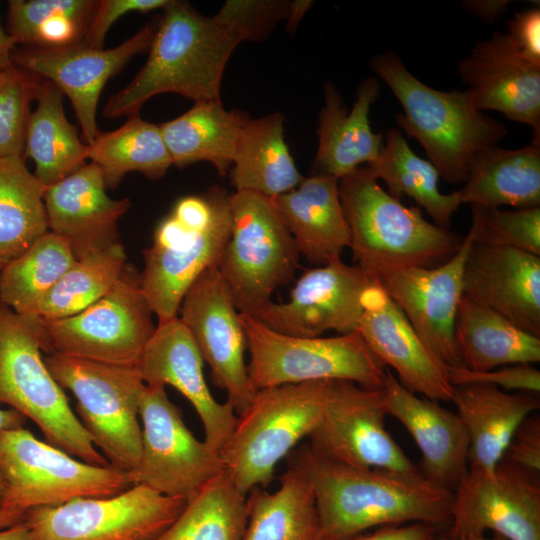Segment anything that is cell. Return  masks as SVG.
<instances>
[{"mask_svg":"<svg viewBox=\"0 0 540 540\" xmlns=\"http://www.w3.org/2000/svg\"><path fill=\"white\" fill-rule=\"evenodd\" d=\"M244 40H256V36L236 0L227 1L212 17L186 2L170 0L146 63L126 87L109 98L103 116L139 114L147 100L162 93H176L194 102L220 101L226 64Z\"/></svg>","mask_w":540,"mask_h":540,"instance_id":"cell-1","label":"cell"},{"mask_svg":"<svg viewBox=\"0 0 540 540\" xmlns=\"http://www.w3.org/2000/svg\"><path fill=\"white\" fill-rule=\"evenodd\" d=\"M289 458L313 489L327 540H352L372 527L450 522L453 492L422 474L344 465L316 455L307 445Z\"/></svg>","mask_w":540,"mask_h":540,"instance_id":"cell-2","label":"cell"},{"mask_svg":"<svg viewBox=\"0 0 540 540\" xmlns=\"http://www.w3.org/2000/svg\"><path fill=\"white\" fill-rule=\"evenodd\" d=\"M370 66L403 108L396 123L421 144L445 182L465 183L473 156L497 145L508 133L501 121L475 106L469 89L431 88L393 51L376 55Z\"/></svg>","mask_w":540,"mask_h":540,"instance_id":"cell-3","label":"cell"},{"mask_svg":"<svg viewBox=\"0 0 540 540\" xmlns=\"http://www.w3.org/2000/svg\"><path fill=\"white\" fill-rule=\"evenodd\" d=\"M339 195L356 265L378 279L411 267L446 261L460 243L454 233L427 221L377 182L366 166L339 179Z\"/></svg>","mask_w":540,"mask_h":540,"instance_id":"cell-4","label":"cell"},{"mask_svg":"<svg viewBox=\"0 0 540 540\" xmlns=\"http://www.w3.org/2000/svg\"><path fill=\"white\" fill-rule=\"evenodd\" d=\"M230 199L231 194L214 186L179 199L158 224L140 273L158 323L178 317L189 287L204 271L218 266L231 233Z\"/></svg>","mask_w":540,"mask_h":540,"instance_id":"cell-5","label":"cell"},{"mask_svg":"<svg viewBox=\"0 0 540 540\" xmlns=\"http://www.w3.org/2000/svg\"><path fill=\"white\" fill-rule=\"evenodd\" d=\"M40 318L0 303V403L33 421L46 442L97 466H109L71 409L42 357Z\"/></svg>","mask_w":540,"mask_h":540,"instance_id":"cell-6","label":"cell"},{"mask_svg":"<svg viewBox=\"0 0 540 540\" xmlns=\"http://www.w3.org/2000/svg\"><path fill=\"white\" fill-rule=\"evenodd\" d=\"M334 381L257 390L219 451L225 471L242 493L268 487L276 465L319 423Z\"/></svg>","mask_w":540,"mask_h":540,"instance_id":"cell-7","label":"cell"},{"mask_svg":"<svg viewBox=\"0 0 540 540\" xmlns=\"http://www.w3.org/2000/svg\"><path fill=\"white\" fill-rule=\"evenodd\" d=\"M230 213L231 233L217 269L238 312L256 316L278 287L293 281L300 254L273 199L236 191Z\"/></svg>","mask_w":540,"mask_h":540,"instance_id":"cell-8","label":"cell"},{"mask_svg":"<svg viewBox=\"0 0 540 540\" xmlns=\"http://www.w3.org/2000/svg\"><path fill=\"white\" fill-rule=\"evenodd\" d=\"M249 378L255 390L287 384L341 380L371 389L383 387L387 368L357 332L331 337L278 333L241 314Z\"/></svg>","mask_w":540,"mask_h":540,"instance_id":"cell-9","label":"cell"},{"mask_svg":"<svg viewBox=\"0 0 540 540\" xmlns=\"http://www.w3.org/2000/svg\"><path fill=\"white\" fill-rule=\"evenodd\" d=\"M45 364L76 398L79 420L110 466L132 472L139 464V402L145 387L137 366L101 363L51 353Z\"/></svg>","mask_w":540,"mask_h":540,"instance_id":"cell-10","label":"cell"},{"mask_svg":"<svg viewBox=\"0 0 540 540\" xmlns=\"http://www.w3.org/2000/svg\"><path fill=\"white\" fill-rule=\"evenodd\" d=\"M1 507L27 510L103 498L134 486L130 472L83 462L23 426L0 431Z\"/></svg>","mask_w":540,"mask_h":540,"instance_id":"cell-11","label":"cell"},{"mask_svg":"<svg viewBox=\"0 0 540 540\" xmlns=\"http://www.w3.org/2000/svg\"><path fill=\"white\" fill-rule=\"evenodd\" d=\"M152 315L140 273L126 264L113 287L83 311L61 319L40 318L42 349L48 354L137 366L156 329Z\"/></svg>","mask_w":540,"mask_h":540,"instance_id":"cell-12","label":"cell"},{"mask_svg":"<svg viewBox=\"0 0 540 540\" xmlns=\"http://www.w3.org/2000/svg\"><path fill=\"white\" fill-rule=\"evenodd\" d=\"M139 418L142 449L130 472L134 485L187 502L225 470L219 451L193 435L165 386L145 384Z\"/></svg>","mask_w":540,"mask_h":540,"instance_id":"cell-13","label":"cell"},{"mask_svg":"<svg viewBox=\"0 0 540 540\" xmlns=\"http://www.w3.org/2000/svg\"><path fill=\"white\" fill-rule=\"evenodd\" d=\"M186 503L134 485L110 497L77 498L27 510L24 523L33 540H153Z\"/></svg>","mask_w":540,"mask_h":540,"instance_id":"cell-14","label":"cell"},{"mask_svg":"<svg viewBox=\"0 0 540 540\" xmlns=\"http://www.w3.org/2000/svg\"><path fill=\"white\" fill-rule=\"evenodd\" d=\"M386 416L382 388L335 380L306 445L316 455L344 465L422 474L387 431Z\"/></svg>","mask_w":540,"mask_h":540,"instance_id":"cell-15","label":"cell"},{"mask_svg":"<svg viewBox=\"0 0 540 540\" xmlns=\"http://www.w3.org/2000/svg\"><path fill=\"white\" fill-rule=\"evenodd\" d=\"M493 532L507 540H540V480L501 460L490 472L468 469L453 491L447 537Z\"/></svg>","mask_w":540,"mask_h":540,"instance_id":"cell-16","label":"cell"},{"mask_svg":"<svg viewBox=\"0 0 540 540\" xmlns=\"http://www.w3.org/2000/svg\"><path fill=\"white\" fill-rule=\"evenodd\" d=\"M179 319L191 333L212 382L227 394L226 402L240 415L257 390L251 384L240 313L217 269L204 271L185 293Z\"/></svg>","mask_w":540,"mask_h":540,"instance_id":"cell-17","label":"cell"},{"mask_svg":"<svg viewBox=\"0 0 540 540\" xmlns=\"http://www.w3.org/2000/svg\"><path fill=\"white\" fill-rule=\"evenodd\" d=\"M375 278L341 257L305 270L290 290L289 300L269 302L255 318L270 329L297 337H319L327 331L357 330L361 296Z\"/></svg>","mask_w":540,"mask_h":540,"instance_id":"cell-18","label":"cell"},{"mask_svg":"<svg viewBox=\"0 0 540 540\" xmlns=\"http://www.w3.org/2000/svg\"><path fill=\"white\" fill-rule=\"evenodd\" d=\"M475 241L471 225L457 251L433 267H411L377 280L429 351L446 367L461 366L454 326L463 297L464 266Z\"/></svg>","mask_w":540,"mask_h":540,"instance_id":"cell-19","label":"cell"},{"mask_svg":"<svg viewBox=\"0 0 540 540\" xmlns=\"http://www.w3.org/2000/svg\"><path fill=\"white\" fill-rule=\"evenodd\" d=\"M156 28L146 24L120 45L95 49L83 41L65 47H35L15 56L13 62L53 83L70 99L85 143L99 133L96 112L106 82L139 53L149 50Z\"/></svg>","mask_w":540,"mask_h":540,"instance_id":"cell-20","label":"cell"},{"mask_svg":"<svg viewBox=\"0 0 540 540\" xmlns=\"http://www.w3.org/2000/svg\"><path fill=\"white\" fill-rule=\"evenodd\" d=\"M357 332L398 381L413 393L435 401H451L454 386L443 365L425 346L403 312L374 279L361 296Z\"/></svg>","mask_w":540,"mask_h":540,"instance_id":"cell-21","label":"cell"},{"mask_svg":"<svg viewBox=\"0 0 540 540\" xmlns=\"http://www.w3.org/2000/svg\"><path fill=\"white\" fill-rule=\"evenodd\" d=\"M203 358L179 317L160 322L145 346L137 368L146 385H170L193 406L204 430V441L220 451L238 419L234 409L211 394L203 373Z\"/></svg>","mask_w":540,"mask_h":540,"instance_id":"cell-22","label":"cell"},{"mask_svg":"<svg viewBox=\"0 0 540 540\" xmlns=\"http://www.w3.org/2000/svg\"><path fill=\"white\" fill-rule=\"evenodd\" d=\"M456 70L479 110L529 125L532 142L540 144V67L526 61L506 33L476 42Z\"/></svg>","mask_w":540,"mask_h":540,"instance_id":"cell-23","label":"cell"},{"mask_svg":"<svg viewBox=\"0 0 540 540\" xmlns=\"http://www.w3.org/2000/svg\"><path fill=\"white\" fill-rule=\"evenodd\" d=\"M463 297L540 337V256L474 241L464 266Z\"/></svg>","mask_w":540,"mask_h":540,"instance_id":"cell-24","label":"cell"},{"mask_svg":"<svg viewBox=\"0 0 540 540\" xmlns=\"http://www.w3.org/2000/svg\"><path fill=\"white\" fill-rule=\"evenodd\" d=\"M386 415L410 433L422 457V475L454 491L468 471L469 437L459 415L438 401L418 397L387 368L382 387Z\"/></svg>","mask_w":540,"mask_h":540,"instance_id":"cell-25","label":"cell"},{"mask_svg":"<svg viewBox=\"0 0 540 540\" xmlns=\"http://www.w3.org/2000/svg\"><path fill=\"white\" fill-rule=\"evenodd\" d=\"M106 188L101 169L91 162L45 189L48 228L69 244L76 260L118 241L117 223L131 202L110 198Z\"/></svg>","mask_w":540,"mask_h":540,"instance_id":"cell-26","label":"cell"},{"mask_svg":"<svg viewBox=\"0 0 540 540\" xmlns=\"http://www.w3.org/2000/svg\"><path fill=\"white\" fill-rule=\"evenodd\" d=\"M379 92V79L367 77L360 84L349 112L335 86L325 84L313 174L329 175L339 180L362 164L368 165L379 157L384 146V135L374 133L369 121L371 106Z\"/></svg>","mask_w":540,"mask_h":540,"instance_id":"cell-27","label":"cell"},{"mask_svg":"<svg viewBox=\"0 0 540 540\" xmlns=\"http://www.w3.org/2000/svg\"><path fill=\"white\" fill-rule=\"evenodd\" d=\"M298 252L310 263L324 265L341 257L350 231L339 195V180L324 174L303 178L294 189L273 199Z\"/></svg>","mask_w":540,"mask_h":540,"instance_id":"cell-28","label":"cell"},{"mask_svg":"<svg viewBox=\"0 0 540 540\" xmlns=\"http://www.w3.org/2000/svg\"><path fill=\"white\" fill-rule=\"evenodd\" d=\"M451 402L468 433V469L483 472L495 468L517 428L540 407L538 393L479 383L454 386Z\"/></svg>","mask_w":540,"mask_h":540,"instance_id":"cell-29","label":"cell"},{"mask_svg":"<svg viewBox=\"0 0 540 540\" xmlns=\"http://www.w3.org/2000/svg\"><path fill=\"white\" fill-rule=\"evenodd\" d=\"M458 191L462 203L471 206L540 207V144L518 149L495 145L477 152Z\"/></svg>","mask_w":540,"mask_h":540,"instance_id":"cell-30","label":"cell"},{"mask_svg":"<svg viewBox=\"0 0 540 540\" xmlns=\"http://www.w3.org/2000/svg\"><path fill=\"white\" fill-rule=\"evenodd\" d=\"M249 119L241 110H226L221 100L195 102L184 114L160 125L172 165L183 168L208 161L221 176L226 175Z\"/></svg>","mask_w":540,"mask_h":540,"instance_id":"cell-31","label":"cell"},{"mask_svg":"<svg viewBox=\"0 0 540 540\" xmlns=\"http://www.w3.org/2000/svg\"><path fill=\"white\" fill-rule=\"evenodd\" d=\"M454 341L461 366L472 371L540 361V337L465 297L458 307Z\"/></svg>","mask_w":540,"mask_h":540,"instance_id":"cell-32","label":"cell"},{"mask_svg":"<svg viewBox=\"0 0 540 540\" xmlns=\"http://www.w3.org/2000/svg\"><path fill=\"white\" fill-rule=\"evenodd\" d=\"M273 492L255 487L247 493V524L242 540H327L313 489L289 461Z\"/></svg>","mask_w":540,"mask_h":540,"instance_id":"cell-33","label":"cell"},{"mask_svg":"<svg viewBox=\"0 0 540 540\" xmlns=\"http://www.w3.org/2000/svg\"><path fill=\"white\" fill-rule=\"evenodd\" d=\"M229 175L236 191H251L271 199L301 183L304 177L284 139L282 114L247 121Z\"/></svg>","mask_w":540,"mask_h":540,"instance_id":"cell-34","label":"cell"},{"mask_svg":"<svg viewBox=\"0 0 540 540\" xmlns=\"http://www.w3.org/2000/svg\"><path fill=\"white\" fill-rule=\"evenodd\" d=\"M37 107L31 112L25 139V153L35 164V177L50 186L86 164L89 148L65 116L63 93L42 80Z\"/></svg>","mask_w":540,"mask_h":540,"instance_id":"cell-35","label":"cell"},{"mask_svg":"<svg viewBox=\"0 0 540 540\" xmlns=\"http://www.w3.org/2000/svg\"><path fill=\"white\" fill-rule=\"evenodd\" d=\"M366 167L375 179L385 182L393 198H412L440 228L448 229L453 214L463 204L459 191L440 192L437 168L417 156L397 128L387 132L379 157Z\"/></svg>","mask_w":540,"mask_h":540,"instance_id":"cell-36","label":"cell"},{"mask_svg":"<svg viewBox=\"0 0 540 540\" xmlns=\"http://www.w3.org/2000/svg\"><path fill=\"white\" fill-rule=\"evenodd\" d=\"M45 189L22 156L0 159V270L49 231Z\"/></svg>","mask_w":540,"mask_h":540,"instance_id":"cell-37","label":"cell"},{"mask_svg":"<svg viewBox=\"0 0 540 540\" xmlns=\"http://www.w3.org/2000/svg\"><path fill=\"white\" fill-rule=\"evenodd\" d=\"M88 148V159L101 169L107 188L112 190L129 172L157 180L172 165L160 125L143 120L139 114L129 116L113 131H99Z\"/></svg>","mask_w":540,"mask_h":540,"instance_id":"cell-38","label":"cell"},{"mask_svg":"<svg viewBox=\"0 0 540 540\" xmlns=\"http://www.w3.org/2000/svg\"><path fill=\"white\" fill-rule=\"evenodd\" d=\"M246 497L224 470L187 501L177 519L153 540H242Z\"/></svg>","mask_w":540,"mask_h":540,"instance_id":"cell-39","label":"cell"},{"mask_svg":"<svg viewBox=\"0 0 540 540\" xmlns=\"http://www.w3.org/2000/svg\"><path fill=\"white\" fill-rule=\"evenodd\" d=\"M75 262L69 244L47 231L0 270V303L18 314L30 315Z\"/></svg>","mask_w":540,"mask_h":540,"instance_id":"cell-40","label":"cell"},{"mask_svg":"<svg viewBox=\"0 0 540 540\" xmlns=\"http://www.w3.org/2000/svg\"><path fill=\"white\" fill-rule=\"evenodd\" d=\"M126 264L119 241L87 253L63 274L30 315L52 320L83 311L113 287Z\"/></svg>","mask_w":540,"mask_h":540,"instance_id":"cell-41","label":"cell"},{"mask_svg":"<svg viewBox=\"0 0 540 540\" xmlns=\"http://www.w3.org/2000/svg\"><path fill=\"white\" fill-rule=\"evenodd\" d=\"M471 207L475 242L540 256V207L516 210Z\"/></svg>","mask_w":540,"mask_h":540,"instance_id":"cell-42","label":"cell"},{"mask_svg":"<svg viewBox=\"0 0 540 540\" xmlns=\"http://www.w3.org/2000/svg\"><path fill=\"white\" fill-rule=\"evenodd\" d=\"M40 77L15 68L0 86V159L22 156L30 104L36 99Z\"/></svg>","mask_w":540,"mask_h":540,"instance_id":"cell-43","label":"cell"},{"mask_svg":"<svg viewBox=\"0 0 540 540\" xmlns=\"http://www.w3.org/2000/svg\"><path fill=\"white\" fill-rule=\"evenodd\" d=\"M97 4L94 0H12L8 4V33L16 43H32L37 28L56 15L89 25Z\"/></svg>","mask_w":540,"mask_h":540,"instance_id":"cell-44","label":"cell"},{"mask_svg":"<svg viewBox=\"0 0 540 540\" xmlns=\"http://www.w3.org/2000/svg\"><path fill=\"white\" fill-rule=\"evenodd\" d=\"M448 378L453 386L479 383L509 392H540V371L530 363L506 365L482 372L462 366L450 367Z\"/></svg>","mask_w":540,"mask_h":540,"instance_id":"cell-45","label":"cell"},{"mask_svg":"<svg viewBox=\"0 0 540 540\" xmlns=\"http://www.w3.org/2000/svg\"><path fill=\"white\" fill-rule=\"evenodd\" d=\"M170 0H102L98 1L83 42L91 48L101 49L110 27L129 12L147 13L164 9Z\"/></svg>","mask_w":540,"mask_h":540,"instance_id":"cell-46","label":"cell"},{"mask_svg":"<svg viewBox=\"0 0 540 540\" xmlns=\"http://www.w3.org/2000/svg\"><path fill=\"white\" fill-rule=\"evenodd\" d=\"M502 460L532 474L540 472V416L533 413L517 428Z\"/></svg>","mask_w":540,"mask_h":540,"instance_id":"cell-47","label":"cell"},{"mask_svg":"<svg viewBox=\"0 0 540 540\" xmlns=\"http://www.w3.org/2000/svg\"><path fill=\"white\" fill-rule=\"evenodd\" d=\"M507 37L520 55L540 67V8H529L515 13L507 23Z\"/></svg>","mask_w":540,"mask_h":540,"instance_id":"cell-48","label":"cell"},{"mask_svg":"<svg viewBox=\"0 0 540 540\" xmlns=\"http://www.w3.org/2000/svg\"><path fill=\"white\" fill-rule=\"evenodd\" d=\"M440 535L437 527L422 523L412 522L399 525L382 526L374 532L356 536L352 540H439Z\"/></svg>","mask_w":540,"mask_h":540,"instance_id":"cell-49","label":"cell"},{"mask_svg":"<svg viewBox=\"0 0 540 540\" xmlns=\"http://www.w3.org/2000/svg\"><path fill=\"white\" fill-rule=\"evenodd\" d=\"M462 7L474 17L493 23L507 10L508 0H465Z\"/></svg>","mask_w":540,"mask_h":540,"instance_id":"cell-50","label":"cell"},{"mask_svg":"<svg viewBox=\"0 0 540 540\" xmlns=\"http://www.w3.org/2000/svg\"><path fill=\"white\" fill-rule=\"evenodd\" d=\"M16 44L15 39L4 30L0 22V72H10L16 68L11 55Z\"/></svg>","mask_w":540,"mask_h":540,"instance_id":"cell-51","label":"cell"},{"mask_svg":"<svg viewBox=\"0 0 540 540\" xmlns=\"http://www.w3.org/2000/svg\"><path fill=\"white\" fill-rule=\"evenodd\" d=\"M25 418L17 411L9 409H0V431L9 428L23 426ZM3 494V482L0 476V507Z\"/></svg>","mask_w":540,"mask_h":540,"instance_id":"cell-52","label":"cell"},{"mask_svg":"<svg viewBox=\"0 0 540 540\" xmlns=\"http://www.w3.org/2000/svg\"><path fill=\"white\" fill-rule=\"evenodd\" d=\"M0 540H33L32 534L24 521L0 530Z\"/></svg>","mask_w":540,"mask_h":540,"instance_id":"cell-53","label":"cell"},{"mask_svg":"<svg viewBox=\"0 0 540 540\" xmlns=\"http://www.w3.org/2000/svg\"><path fill=\"white\" fill-rule=\"evenodd\" d=\"M312 5L311 1H294L292 2L291 11L288 17V29H295L299 21L302 19L306 11Z\"/></svg>","mask_w":540,"mask_h":540,"instance_id":"cell-54","label":"cell"},{"mask_svg":"<svg viewBox=\"0 0 540 540\" xmlns=\"http://www.w3.org/2000/svg\"><path fill=\"white\" fill-rule=\"evenodd\" d=\"M24 517L23 511L0 508V530L22 523Z\"/></svg>","mask_w":540,"mask_h":540,"instance_id":"cell-55","label":"cell"},{"mask_svg":"<svg viewBox=\"0 0 540 540\" xmlns=\"http://www.w3.org/2000/svg\"><path fill=\"white\" fill-rule=\"evenodd\" d=\"M439 540H507L502 536H499L497 534H493L492 536H487L485 534L479 535V536H473V537H466V538H458V539H452L447 536H440Z\"/></svg>","mask_w":540,"mask_h":540,"instance_id":"cell-56","label":"cell"},{"mask_svg":"<svg viewBox=\"0 0 540 540\" xmlns=\"http://www.w3.org/2000/svg\"><path fill=\"white\" fill-rule=\"evenodd\" d=\"M10 72H0V86L3 85L6 82Z\"/></svg>","mask_w":540,"mask_h":540,"instance_id":"cell-57","label":"cell"}]
</instances>
